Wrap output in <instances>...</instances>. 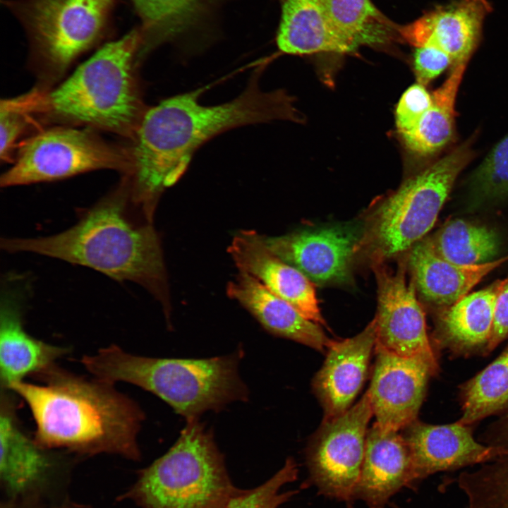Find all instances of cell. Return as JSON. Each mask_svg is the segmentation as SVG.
Returning <instances> with one entry per match:
<instances>
[{
  "mask_svg": "<svg viewBox=\"0 0 508 508\" xmlns=\"http://www.w3.org/2000/svg\"><path fill=\"white\" fill-rule=\"evenodd\" d=\"M265 68V63L255 68L243 91L231 101L202 104L203 87L147 108L130 139L131 169L124 176L133 204L147 221L152 222L163 191L181 178L205 143L238 126L293 118L290 100L282 91L261 88Z\"/></svg>",
  "mask_w": 508,
  "mask_h": 508,
  "instance_id": "1",
  "label": "cell"
},
{
  "mask_svg": "<svg viewBox=\"0 0 508 508\" xmlns=\"http://www.w3.org/2000/svg\"><path fill=\"white\" fill-rule=\"evenodd\" d=\"M7 390L20 396L36 425L35 441L45 449L80 455L116 454L138 460V435L145 418L140 407L114 384L85 378L55 364Z\"/></svg>",
  "mask_w": 508,
  "mask_h": 508,
  "instance_id": "2",
  "label": "cell"
},
{
  "mask_svg": "<svg viewBox=\"0 0 508 508\" xmlns=\"http://www.w3.org/2000/svg\"><path fill=\"white\" fill-rule=\"evenodd\" d=\"M123 176L119 186L100 199L68 229L37 238H2L8 253L28 252L88 267L119 281L145 288L167 311L163 255L151 222L140 224Z\"/></svg>",
  "mask_w": 508,
  "mask_h": 508,
  "instance_id": "3",
  "label": "cell"
},
{
  "mask_svg": "<svg viewBox=\"0 0 508 508\" xmlns=\"http://www.w3.org/2000/svg\"><path fill=\"white\" fill-rule=\"evenodd\" d=\"M141 36L133 29L107 43L55 87L22 95L41 123L83 126L131 139L147 109L138 77Z\"/></svg>",
  "mask_w": 508,
  "mask_h": 508,
  "instance_id": "4",
  "label": "cell"
},
{
  "mask_svg": "<svg viewBox=\"0 0 508 508\" xmlns=\"http://www.w3.org/2000/svg\"><path fill=\"white\" fill-rule=\"evenodd\" d=\"M240 356L236 352L207 358H150L111 345L84 356L81 363L100 380L125 382L154 394L188 421L247 399L248 389L238 370Z\"/></svg>",
  "mask_w": 508,
  "mask_h": 508,
  "instance_id": "5",
  "label": "cell"
},
{
  "mask_svg": "<svg viewBox=\"0 0 508 508\" xmlns=\"http://www.w3.org/2000/svg\"><path fill=\"white\" fill-rule=\"evenodd\" d=\"M238 490L213 435L195 418L187 421L164 455L139 471L119 500L128 499L141 508H226Z\"/></svg>",
  "mask_w": 508,
  "mask_h": 508,
  "instance_id": "6",
  "label": "cell"
},
{
  "mask_svg": "<svg viewBox=\"0 0 508 508\" xmlns=\"http://www.w3.org/2000/svg\"><path fill=\"white\" fill-rule=\"evenodd\" d=\"M472 140L461 143L409 178L379 204L363 223L358 254L372 265L406 254L434 226L454 183L473 156Z\"/></svg>",
  "mask_w": 508,
  "mask_h": 508,
  "instance_id": "7",
  "label": "cell"
},
{
  "mask_svg": "<svg viewBox=\"0 0 508 508\" xmlns=\"http://www.w3.org/2000/svg\"><path fill=\"white\" fill-rule=\"evenodd\" d=\"M28 36L42 88L57 82L81 54L111 31L116 0H5Z\"/></svg>",
  "mask_w": 508,
  "mask_h": 508,
  "instance_id": "8",
  "label": "cell"
},
{
  "mask_svg": "<svg viewBox=\"0 0 508 508\" xmlns=\"http://www.w3.org/2000/svg\"><path fill=\"white\" fill-rule=\"evenodd\" d=\"M12 163L1 175V187L61 180L98 169L126 176L131 156L128 147L107 141L96 130L57 125L24 140Z\"/></svg>",
  "mask_w": 508,
  "mask_h": 508,
  "instance_id": "9",
  "label": "cell"
},
{
  "mask_svg": "<svg viewBox=\"0 0 508 508\" xmlns=\"http://www.w3.org/2000/svg\"><path fill=\"white\" fill-rule=\"evenodd\" d=\"M373 416L366 391L343 414L323 421L313 436L306 452L309 480L321 494L346 503L355 499Z\"/></svg>",
  "mask_w": 508,
  "mask_h": 508,
  "instance_id": "10",
  "label": "cell"
},
{
  "mask_svg": "<svg viewBox=\"0 0 508 508\" xmlns=\"http://www.w3.org/2000/svg\"><path fill=\"white\" fill-rule=\"evenodd\" d=\"M407 257L396 271L373 266L377 284L376 344L401 356L418 357L435 373L437 362L426 331L425 314L417 298L415 285L407 282Z\"/></svg>",
  "mask_w": 508,
  "mask_h": 508,
  "instance_id": "11",
  "label": "cell"
},
{
  "mask_svg": "<svg viewBox=\"0 0 508 508\" xmlns=\"http://www.w3.org/2000/svg\"><path fill=\"white\" fill-rule=\"evenodd\" d=\"M363 228V222H355L262 238L272 253L311 281L340 284L351 277Z\"/></svg>",
  "mask_w": 508,
  "mask_h": 508,
  "instance_id": "12",
  "label": "cell"
},
{
  "mask_svg": "<svg viewBox=\"0 0 508 508\" xmlns=\"http://www.w3.org/2000/svg\"><path fill=\"white\" fill-rule=\"evenodd\" d=\"M375 364L367 392L376 423L399 431L416 419L431 367L418 357L392 353L375 343Z\"/></svg>",
  "mask_w": 508,
  "mask_h": 508,
  "instance_id": "13",
  "label": "cell"
},
{
  "mask_svg": "<svg viewBox=\"0 0 508 508\" xmlns=\"http://www.w3.org/2000/svg\"><path fill=\"white\" fill-rule=\"evenodd\" d=\"M492 11L488 0H453L399 25L401 40L415 47L433 46L445 52L452 67L467 64L478 47L485 17Z\"/></svg>",
  "mask_w": 508,
  "mask_h": 508,
  "instance_id": "14",
  "label": "cell"
},
{
  "mask_svg": "<svg viewBox=\"0 0 508 508\" xmlns=\"http://www.w3.org/2000/svg\"><path fill=\"white\" fill-rule=\"evenodd\" d=\"M404 430L412 456L413 488L437 472L485 463L506 453L504 447L478 443L459 422L433 425L415 421Z\"/></svg>",
  "mask_w": 508,
  "mask_h": 508,
  "instance_id": "15",
  "label": "cell"
},
{
  "mask_svg": "<svg viewBox=\"0 0 508 508\" xmlns=\"http://www.w3.org/2000/svg\"><path fill=\"white\" fill-rule=\"evenodd\" d=\"M228 251L239 271L257 279L307 319L320 325H326L312 281L272 253L262 236L255 231H241L233 238Z\"/></svg>",
  "mask_w": 508,
  "mask_h": 508,
  "instance_id": "16",
  "label": "cell"
},
{
  "mask_svg": "<svg viewBox=\"0 0 508 508\" xmlns=\"http://www.w3.org/2000/svg\"><path fill=\"white\" fill-rule=\"evenodd\" d=\"M375 343V319L358 334L332 341L313 380V391L324 411L323 421L334 418L351 407L365 381Z\"/></svg>",
  "mask_w": 508,
  "mask_h": 508,
  "instance_id": "17",
  "label": "cell"
},
{
  "mask_svg": "<svg viewBox=\"0 0 508 508\" xmlns=\"http://www.w3.org/2000/svg\"><path fill=\"white\" fill-rule=\"evenodd\" d=\"M404 487L413 488L411 453L403 435L376 423L368 430L355 499L368 508H384Z\"/></svg>",
  "mask_w": 508,
  "mask_h": 508,
  "instance_id": "18",
  "label": "cell"
},
{
  "mask_svg": "<svg viewBox=\"0 0 508 508\" xmlns=\"http://www.w3.org/2000/svg\"><path fill=\"white\" fill-rule=\"evenodd\" d=\"M406 253L416 291L430 305L445 307L466 296L485 277L508 260L507 255L481 264H459L438 255L428 237L416 243Z\"/></svg>",
  "mask_w": 508,
  "mask_h": 508,
  "instance_id": "19",
  "label": "cell"
},
{
  "mask_svg": "<svg viewBox=\"0 0 508 508\" xmlns=\"http://www.w3.org/2000/svg\"><path fill=\"white\" fill-rule=\"evenodd\" d=\"M227 294L246 308L270 333L325 352L332 340L317 324L279 297L257 279L240 271L229 283Z\"/></svg>",
  "mask_w": 508,
  "mask_h": 508,
  "instance_id": "20",
  "label": "cell"
},
{
  "mask_svg": "<svg viewBox=\"0 0 508 508\" xmlns=\"http://www.w3.org/2000/svg\"><path fill=\"white\" fill-rule=\"evenodd\" d=\"M22 300L14 291L5 289L0 308V378L1 389L37 375L55 364L67 349L30 335L23 325Z\"/></svg>",
  "mask_w": 508,
  "mask_h": 508,
  "instance_id": "21",
  "label": "cell"
},
{
  "mask_svg": "<svg viewBox=\"0 0 508 508\" xmlns=\"http://www.w3.org/2000/svg\"><path fill=\"white\" fill-rule=\"evenodd\" d=\"M8 390L1 389L0 409V476L13 497L28 493L45 479L52 459L45 448L20 425Z\"/></svg>",
  "mask_w": 508,
  "mask_h": 508,
  "instance_id": "22",
  "label": "cell"
},
{
  "mask_svg": "<svg viewBox=\"0 0 508 508\" xmlns=\"http://www.w3.org/2000/svg\"><path fill=\"white\" fill-rule=\"evenodd\" d=\"M281 8L276 35L279 52L292 55L347 53L331 25L322 0H277Z\"/></svg>",
  "mask_w": 508,
  "mask_h": 508,
  "instance_id": "23",
  "label": "cell"
},
{
  "mask_svg": "<svg viewBox=\"0 0 508 508\" xmlns=\"http://www.w3.org/2000/svg\"><path fill=\"white\" fill-rule=\"evenodd\" d=\"M329 23L347 53L401 40L399 24L371 0H322Z\"/></svg>",
  "mask_w": 508,
  "mask_h": 508,
  "instance_id": "24",
  "label": "cell"
},
{
  "mask_svg": "<svg viewBox=\"0 0 508 508\" xmlns=\"http://www.w3.org/2000/svg\"><path fill=\"white\" fill-rule=\"evenodd\" d=\"M214 0H131L141 25L140 59L158 46L189 31Z\"/></svg>",
  "mask_w": 508,
  "mask_h": 508,
  "instance_id": "25",
  "label": "cell"
},
{
  "mask_svg": "<svg viewBox=\"0 0 508 508\" xmlns=\"http://www.w3.org/2000/svg\"><path fill=\"white\" fill-rule=\"evenodd\" d=\"M467 64L451 68L445 82L432 93L428 110L409 131L401 133L406 147L420 156L437 153L453 139L456 98Z\"/></svg>",
  "mask_w": 508,
  "mask_h": 508,
  "instance_id": "26",
  "label": "cell"
},
{
  "mask_svg": "<svg viewBox=\"0 0 508 508\" xmlns=\"http://www.w3.org/2000/svg\"><path fill=\"white\" fill-rule=\"evenodd\" d=\"M502 280L467 294L447 307L440 317L443 334L453 344L472 348L488 343L495 305Z\"/></svg>",
  "mask_w": 508,
  "mask_h": 508,
  "instance_id": "27",
  "label": "cell"
},
{
  "mask_svg": "<svg viewBox=\"0 0 508 508\" xmlns=\"http://www.w3.org/2000/svg\"><path fill=\"white\" fill-rule=\"evenodd\" d=\"M428 238L438 255L462 265L493 260L500 249L494 231L462 219L447 222Z\"/></svg>",
  "mask_w": 508,
  "mask_h": 508,
  "instance_id": "28",
  "label": "cell"
},
{
  "mask_svg": "<svg viewBox=\"0 0 508 508\" xmlns=\"http://www.w3.org/2000/svg\"><path fill=\"white\" fill-rule=\"evenodd\" d=\"M508 404V347L466 385L463 415L459 423L468 425Z\"/></svg>",
  "mask_w": 508,
  "mask_h": 508,
  "instance_id": "29",
  "label": "cell"
},
{
  "mask_svg": "<svg viewBox=\"0 0 508 508\" xmlns=\"http://www.w3.org/2000/svg\"><path fill=\"white\" fill-rule=\"evenodd\" d=\"M474 198L497 200L508 198V133L500 140L469 177Z\"/></svg>",
  "mask_w": 508,
  "mask_h": 508,
  "instance_id": "30",
  "label": "cell"
},
{
  "mask_svg": "<svg viewBox=\"0 0 508 508\" xmlns=\"http://www.w3.org/2000/svg\"><path fill=\"white\" fill-rule=\"evenodd\" d=\"M297 474L296 462L288 458L284 466L262 485L249 490L239 489L226 508H278L296 493V490L280 492V489L294 481Z\"/></svg>",
  "mask_w": 508,
  "mask_h": 508,
  "instance_id": "31",
  "label": "cell"
},
{
  "mask_svg": "<svg viewBox=\"0 0 508 508\" xmlns=\"http://www.w3.org/2000/svg\"><path fill=\"white\" fill-rule=\"evenodd\" d=\"M42 128L40 122L27 111L16 97L1 101L0 157L5 162L13 161L16 152L23 141V135L28 130L37 131Z\"/></svg>",
  "mask_w": 508,
  "mask_h": 508,
  "instance_id": "32",
  "label": "cell"
},
{
  "mask_svg": "<svg viewBox=\"0 0 508 508\" xmlns=\"http://www.w3.org/2000/svg\"><path fill=\"white\" fill-rule=\"evenodd\" d=\"M433 102L432 94L417 83L401 95L396 109V124L401 134L411 129L428 110Z\"/></svg>",
  "mask_w": 508,
  "mask_h": 508,
  "instance_id": "33",
  "label": "cell"
},
{
  "mask_svg": "<svg viewBox=\"0 0 508 508\" xmlns=\"http://www.w3.org/2000/svg\"><path fill=\"white\" fill-rule=\"evenodd\" d=\"M413 64L418 83L425 86L447 68H452V61L440 49L426 45L415 47Z\"/></svg>",
  "mask_w": 508,
  "mask_h": 508,
  "instance_id": "34",
  "label": "cell"
},
{
  "mask_svg": "<svg viewBox=\"0 0 508 508\" xmlns=\"http://www.w3.org/2000/svg\"><path fill=\"white\" fill-rule=\"evenodd\" d=\"M508 337V277L502 279L497 294L494 312V322L488 349L491 350Z\"/></svg>",
  "mask_w": 508,
  "mask_h": 508,
  "instance_id": "35",
  "label": "cell"
},
{
  "mask_svg": "<svg viewBox=\"0 0 508 508\" xmlns=\"http://www.w3.org/2000/svg\"><path fill=\"white\" fill-rule=\"evenodd\" d=\"M6 508H11V507H6ZM52 508H85V507H81L80 505H75L73 504H66L64 505H61V506L55 507H52Z\"/></svg>",
  "mask_w": 508,
  "mask_h": 508,
  "instance_id": "36",
  "label": "cell"
},
{
  "mask_svg": "<svg viewBox=\"0 0 508 508\" xmlns=\"http://www.w3.org/2000/svg\"><path fill=\"white\" fill-rule=\"evenodd\" d=\"M507 467H508V454H507Z\"/></svg>",
  "mask_w": 508,
  "mask_h": 508,
  "instance_id": "37",
  "label": "cell"
}]
</instances>
